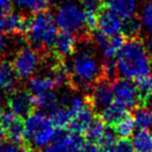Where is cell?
<instances>
[{"label": "cell", "mask_w": 152, "mask_h": 152, "mask_svg": "<svg viewBox=\"0 0 152 152\" xmlns=\"http://www.w3.org/2000/svg\"><path fill=\"white\" fill-rule=\"evenodd\" d=\"M78 41L83 42V46L73 54L71 65L69 66L71 73L70 89L89 92L103 77L102 63H100L92 48L91 37L78 39Z\"/></svg>", "instance_id": "1"}, {"label": "cell", "mask_w": 152, "mask_h": 152, "mask_svg": "<svg viewBox=\"0 0 152 152\" xmlns=\"http://www.w3.org/2000/svg\"><path fill=\"white\" fill-rule=\"evenodd\" d=\"M116 59L118 73L123 78L137 80L152 74V58L141 39L126 40Z\"/></svg>", "instance_id": "2"}, {"label": "cell", "mask_w": 152, "mask_h": 152, "mask_svg": "<svg viewBox=\"0 0 152 152\" xmlns=\"http://www.w3.org/2000/svg\"><path fill=\"white\" fill-rule=\"evenodd\" d=\"M53 15L48 11L36 14L27 36V43L42 55L50 52L57 36V28Z\"/></svg>", "instance_id": "3"}, {"label": "cell", "mask_w": 152, "mask_h": 152, "mask_svg": "<svg viewBox=\"0 0 152 152\" xmlns=\"http://www.w3.org/2000/svg\"><path fill=\"white\" fill-rule=\"evenodd\" d=\"M55 134L54 125L49 116L34 113L26 118L24 123V142L32 150L43 149L53 142Z\"/></svg>", "instance_id": "4"}, {"label": "cell", "mask_w": 152, "mask_h": 152, "mask_svg": "<svg viewBox=\"0 0 152 152\" xmlns=\"http://www.w3.org/2000/svg\"><path fill=\"white\" fill-rule=\"evenodd\" d=\"M57 27L61 30L74 34L77 39L88 38L92 34L85 24V11L72 1L63 3L55 17Z\"/></svg>", "instance_id": "5"}, {"label": "cell", "mask_w": 152, "mask_h": 152, "mask_svg": "<svg viewBox=\"0 0 152 152\" xmlns=\"http://www.w3.org/2000/svg\"><path fill=\"white\" fill-rule=\"evenodd\" d=\"M42 54L30 46L22 47L13 61V66L19 78H30L42 61Z\"/></svg>", "instance_id": "6"}, {"label": "cell", "mask_w": 152, "mask_h": 152, "mask_svg": "<svg viewBox=\"0 0 152 152\" xmlns=\"http://www.w3.org/2000/svg\"><path fill=\"white\" fill-rule=\"evenodd\" d=\"M88 100L96 114H101V112L115 101V92L113 89V83L110 80L102 77L94 86L91 93L87 95Z\"/></svg>", "instance_id": "7"}, {"label": "cell", "mask_w": 152, "mask_h": 152, "mask_svg": "<svg viewBox=\"0 0 152 152\" xmlns=\"http://www.w3.org/2000/svg\"><path fill=\"white\" fill-rule=\"evenodd\" d=\"M32 18L23 13H10L0 19V32L7 36H21L27 40Z\"/></svg>", "instance_id": "8"}, {"label": "cell", "mask_w": 152, "mask_h": 152, "mask_svg": "<svg viewBox=\"0 0 152 152\" xmlns=\"http://www.w3.org/2000/svg\"><path fill=\"white\" fill-rule=\"evenodd\" d=\"M7 104L10 110L22 119L29 117L37 108L34 96L29 91L23 89H17L10 93Z\"/></svg>", "instance_id": "9"}, {"label": "cell", "mask_w": 152, "mask_h": 152, "mask_svg": "<svg viewBox=\"0 0 152 152\" xmlns=\"http://www.w3.org/2000/svg\"><path fill=\"white\" fill-rule=\"evenodd\" d=\"M112 83L116 100L125 104L127 108L133 110L135 106L141 104L137 85L131 79L117 78Z\"/></svg>", "instance_id": "10"}, {"label": "cell", "mask_w": 152, "mask_h": 152, "mask_svg": "<svg viewBox=\"0 0 152 152\" xmlns=\"http://www.w3.org/2000/svg\"><path fill=\"white\" fill-rule=\"evenodd\" d=\"M0 124L4 128L7 139L10 142L24 143V122L21 117L12 110H7L0 118Z\"/></svg>", "instance_id": "11"}, {"label": "cell", "mask_w": 152, "mask_h": 152, "mask_svg": "<svg viewBox=\"0 0 152 152\" xmlns=\"http://www.w3.org/2000/svg\"><path fill=\"white\" fill-rule=\"evenodd\" d=\"M77 42H78V39L74 34L61 30L57 32L56 39L51 51L57 56L66 59V57L72 56L76 52Z\"/></svg>", "instance_id": "12"}, {"label": "cell", "mask_w": 152, "mask_h": 152, "mask_svg": "<svg viewBox=\"0 0 152 152\" xmlns=\"http://www.w3.org/2000/svg\"><path fill=\"white\" fill-rule=\"evenodd\" d=\"M95 117L96 113L89 102L87 106H85L80 112L73 116L69 124V130L73 133H77V134H86Z\"/></svg>", "instance_id": "13"}, {"label": "cell", "mask_w": 152, "mask_h": 152, "mask_svg": "<svg viewBox=\"0 0 152 152\" xmlns=\"http://www.w3.org/2000/svg\"><path fill=\"white\" fill-rule=\"evenodd\" d=\"M122 21L118 16L108 11L105 7L98 14V28L100 31L104 32L110 37L120 34Z\"/></svg>", "instance_id": "14"}, {"label": "cell", "mask_w": 152, "mask_h": 152, "mask_svg": "<svg viewBox=\"0 0 152 152\" xmlns=\"http://www.w3.org/2000/svg\"><path fill=\"white\" fill-rule=\"evenodd\" d=\"M19 76L17 75L13 64L7 61H0V89L5 92L17 90Z\"/></svg>", "instance_id": "15"}, {"label": "cell", "mask_w": 152, "mask_h": 152, "mask_svg": "<svg viewBox=\"0 0 152 152\" xmlns=\"http://www.w3.org/2000/svg\"><path fill=\"white\" fill-rule=\"evenodd\" d=\"M128 115L129 114L127 106L123 104L122 102L115 100L110 105H108L107 107L102 110L101 114H99V116L101 117V119L106 125H110L113 127Z\"/></svg>", "instance_id": "16"}, {"label": "cell", "mask_w": 152, "mask_h": 152, "mask_svg": "<svg viewBox=\"0 0 152 152\" xmlns=\"http://www.w3.org/2000/svg\"><path fill=\"white\" fill-rule=\"evenodd\" d=\"M104 5L120 19H125L134 14L137 10V0H106Z\"/></svg>", "instance_id": "17"}, {"label": "cell", "mask_w": 152, "mask_h": 152, "mask_svg": "<svg viewBox=\"0 0 152 152\" xmlns=\"http://www.w3.org/2000/svg\"><path fill=\"white\" fill-rule=\"evenodd\" d=\"M57 86L50 76H34L28 81V91L34 96H40L49 91H53Z\"/></svg>", "instance_id": "18"}, {"label": "cell", "mask_w": 152, "mask_h": 152, "mask_svg": "<svg viewBox=\"0 0 152 152\" xmlns=\"http://www.w3.org/2000/svg\"><path fill=\"white\" fill-rule=\"evenodd\" d=\"M142 27H143L142 19L137 14H133L123 19L121 24V34L126 38V40L140 39Z\"/></svg>", "instance_id": "19"}, {"label": "cell", "mask_w": 152, "mask_h": 152, "mask_svg": "<svg viewBox=\"0 0 152 152\" xmlns=\"http://www.w3.org/2000/svg\"><path fill=\"white\" fill-rule=\"evenodd\" d=\"M132 110V118L139 129H147L152 126V110L146 105L140 104Z\"/></svg>", "instance_id": "20"}, {"label": "cell", "mask_w": 152, "mask_h": 152, "mask_svg": "<svg viewBox=\"0 0 152 152\" xmlns=\"http://www.w3.org/2000/svg\"><path fill=\"white\" fill-rule=\"evenodd\" d=\"M134 152H152V133L146 129H140L132 135Z\"/></svg>", "instance_id": "21"}, {"label": "cell", "mask_w": 152, "mask_h": 152, "mask_svg": "<svg viewBox=\"0 0 152 152\" xmlns=\"http://www.w3.org/2000/svg\"><path fill=\"white\" fill-rule=\"evenodd\" d=\"M105 130H106V124L104 123V121L102 120L99 115H96L95 119H94L93 122H92L91 126L89 127V129H88V131L85 134L86 140H87L89 143L98 145L100 140L103 137Z\"/></svg>", "instance_id": "22"}, {"label": "cell", "mask_w": 152, "mask_h": 152, "mask_svg": "<svg viewBox=\"0 0 152 152\" xmlns=\"http://www.w3.org/2000/svg\"><path fill=\"white\" fill-rule=\"evenodd\" d=\"M37 108H41L46 114H51L54 110L57 108V102L58 99L56 97V94L53 91H49L40 96H34Z\"/></svg>", "instance_id": "23"}, {"label": "cell", "mask_w": 152, "mask_h": 152, "mask_svg": "<svg viewBox=\"0 0 152 152\" xmlns=\"http://www.w3.org/2000/svg\"><path fill=\"white\" fill-rule=\"evenodd\" d=\"M52 124L57 129H66L69 127V124L72 120V115L70 110L66 107H57L51 114L48 115Z\"/></svg>", "instance_id": "24"}, {"label": "cell", "mask_w": 152, "mask_h": 152, "mask_svg": "<svg viewBox=\"0 0 152 152\" xmlns=\"http://www.w3.org/2000/svg\"><path fill=\"white\" fill-rule=\"evenodd\" d=\"M134 126L135 124L134 121H133V118L128 115L124 119H122L120 122L114 125L113 129L116 132L117 137H119L120 139H128L130 135H132Z\"/></svg>", "instance_id": "25"}, {"label": "cell", "mask_w": 152, "mask_h": 152, "mask_svg": "<svg viewBox=\"0 0 152 152\" xmlns=\"http://www.w3.org/2000/svg\"><path fill=\"white\" fill-rule=\"evenodd\" d=\"M18 7L34 15L48 10V3L45 0H13Z\"/></svg>", "instance_id": "26"}, {"label": "cell", "mask_w": 152, "mask_h": 152, "mask_svg": "<svg viewBox=\"0 0 152 152\" xmlns=\"http://www.w3.org/2000/svg\"><path fill=\"white\" fill-rule=\"evenodd\" d=\"M135 81H137L135 85L140 94V101L141 104L145 105L148 99L152 96V74L142 77Z\"/></svg>", "instance_id": "27"}, {"label": "cell", "mask_w": 152, "mask_h": 152, "mask_svg": "<svg viewBox=\"0 0 152 152\" xmlns=\"http://www.w3.org/2000/svg\"><path fill=\"white\" fill-rule=\"evenodd\" d=\"M126 42V38L122 34H117L110 37V46L103 52V58H115Z\"/></svg>", "instance_id": "28"}, {"label": "cell", "mask_w": 152, "mask_h": 152, "mask_svg": "<svg viewBox=\"0 0 152 152\" xmlns=\"http://www.w3.org/2000/svg\"><path fill=\"white\" fill-rule=\"evenodd\" d=\"M0 152H34L25 143H14V142H5L0 145Z\"/></svg>", "instance_id": "29"}, {"label": "cell", "mask_w": 152, "mask_h": 152, "mask_svg": "<svg viewBox=\"0 0 152 152\" xmlns=\"http://www.w3.org/2000/svg\"><path fill=\"white\" fill-rule=\"evenodd\" d=\"M117 137H117V134H116V132H115L114 129L113 128H106L103 137H102V139L100 140L99 144H98L100 150H103L104 152H106L115 143H116L117 141H118Z\"/></svg>", "instance_id": "30"}, {"label": "cell", "mask_w": 152, "mask_h": 152, "mask_svg": "<svg viewBox=\"0 0 152 152\" xmlns=\"http://www.w3.org/2000/svg\"><path fill=\"white\" fill-rule=\"evenodd\" d=\"M142 23L148 32L152 34V0H148L142 13Z\"/></svg>", "instance_id": "31"}, {"label": "cell", "mask_w": 152, "mask_h": 152, "mask_svg": "<svg viewBox=\"0 0 152 152\" xmlns=\"http://www.w3.org/2000/svg\"><path fill=\"white\" fill-rule=\"evenodd\" d=\"M70 132L64 142H53L49 146L43 148L40 152H73V150L71 149L69 143H68V137L70 135Z\"/></svg>", "instance_id": "32"}, {"label": "cell", "mask_w": 152, "mask_h": 152, "mask_svg": "<svg viewBox=\"0 0 152 152\" xmlns=\"http://www.w3.org/2000/svg\"><path fill=\"white\" fill-rule=\"evenodd\" d=\"M106 152H134V149L128 139H120Z\"/></svg>", "instance_id": "33"}, {"label": "cell", "mask_w": 152, "mask_h": 152, "mask_svg": "<svg viewBox=\"0 0 152 152\" xmlns=\"http://www.w3.org/2000/svg\"><path fill=\"white\" fill-rule=\"evenodd\" d=\"M80 2L83 11L95 12V13H100L105 7L103 0H80Z\"/></svg>", "instance_id": "34"}, {"label": "cell", "mask_w": 152, "mask_h": 152, "mask_svg": "<svg viewBox=\"0 0 152 152\" xmlns=\"http://www.w3.org/2000/svg\"><path fill=\"white\" fill-rule=\"evenodd\" d=\"M98 14L95 12L85 11V24L90 32H93L98 27Z\"/></svg>", "instance_id": "35"}, {"label": "cell", "mask_w": 152, "mask_h": 152, "mask_svg": "<svg viewBox=\"0 0 152 152\" xmlns=\"http://www.w3.org/2000/svg\"><path fill=\"white\" fill-rule=\"evenodd\" d=\"M13 9V0H0V19L11 13Z\"/></svg>", "instance_id": "36"}, {"label": "cell", "mask_w": 152, "mask_h": 152, "mask_svg": "<svg viewBox=\"0 0 152 152\" xmlns=\"http://www.w3.org/2000/svg\"><path fill=\"white\" fill-rule=\"evenodd\" d=\"M7 34L0 32V57L4 56L9 51V40Z\"/></svg>", "instance_id": "37"}, {"label": "cell", "mask_w": 152, "mask_h": 152, "mask_svg": "<svg viewBox=\"0 0 152 152\" xmlns=\"http://www.w3.org/2000/svg\"><path fill=\"white\" fill-rule=\"evenodd\" d=\"M75 152H100V148L97 145H95V144L89 143L87 141L78 150H76Z\"/></svg>", "instance_id": "38"}, {"label": "cell", "mask_w": 152, "mask_h": 152, "mask_svg": "<svg viewBox=\"0 0 152 152\" xmlns=\"http://www.w3.org/2000/svg\"><path fill=\"white\" fill-rule=\"evenodd\" d=\"M144 45H145L146 49H147V51L149 52V54L152 56V34L149 37H147V39L145 40Z\"/></svg>", "instance_id": "39"}, {"label": "cell", "mask_w": 152, "mask_h": 152, "mask_svg": "<svg viewBox=\"0 0 152 152\" xmlns=\"http://www.w3.org/2000/svg\"><path fill=\"white\" fill-rule=\"evenodd\" d=\"M5 139H7V133H5L4 128L0 124V145H2L3 143H5Z\"/></svg>", "instance_id": "40"}, {"label": "cell", "mask_w": 152, "mask_h": 152, "mask_svg": "<svg viewBox=\"0 0 152 152\" xmlns=\"http://www.w3.org/2000/svg\"><path fill=\"white\" fill-rule=\"evenodd\" d=\"M145 105L147 106V107H149L150 110H152V96L149 98V99H148V101L146 102V104H145Z\"/></svg>", "instance_id": "41"}, {"label": "cell", "mask_w": 152, "mask_h": 152, "mask_svg": "<svg viewBox=\"0 0 152 152\" xmlns=\"http://www.w3.org/2000/svg\"><path fill=\"white\" fill-rule=\"evenodd\" d=\"M2 114H3V103H2V100H1V98H0V118H1Z\"/></svg>", "instance_id": "42"}, {"label": "cell", "mask_w": 152, "mask_h": 152, "mask_svg": "<svg viewBox=\"0 0 152 152\" xmlns=\"http://www.w3.org/2000/svg\"><path fill=\"white\" fill-rule=\"evenodd\" d=\"M47 3H54V2H56L57 0H45Z\"/></svg>", "instance_id": "43"}, {"label": "cell", "mask_w": 152, "mask_h": 152, "mask_svg": "<svg viewBox=\"0 0 152 152\" xmlns=\"http://www.w3.org/2000/svg\"><path fill=\"white\" fill-rule=\"evenodd\" d=\"M150 132H151V133H152V126H151V131H150Z\"/></svg>", "instance_id": "44"}, {"label": "cell", "mask_w": 152, "mask_h": 152, "mask_svg": "<svg viewBox=\"0 0 152 152\" xmlns=\"http://www.w3.org/2000/svg\"><path fill=\"white\" fill-rule=\"evenodd\" d=\"M139 1H145V0H139Z\"/></svg>", "instance_id": "45"}, {"label": "cell", "mask_w": 152, "mask_h": 152, "mask_svg": "<svg viewBox=\"0 0 152 152\" xmlns=\"http://www.w3.org/2000/svg\"></svg>", "instance_id": "46"}]
</instances>
